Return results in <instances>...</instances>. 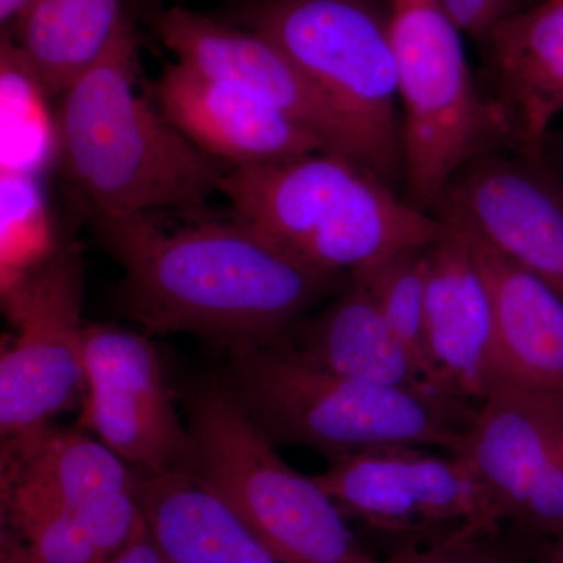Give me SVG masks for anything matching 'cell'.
I'll return each instance as SVG.
<instances>
[{"instance_id":"obj_8","label":"cell","mask_w":563,"mask_h":563,"mask_svg":"<svg viewBox=\"0 0 563 563\" xmlns=\"http://www.w3.org/2000/svg\"><path fill=\"white\" fill-rule=\"evenodd\" d=\"M313 479L347 521L383 537L391 554L504 526L472 463L418 446L393 444L342 455Z\"/></svg>"},{"instance_id":"obj_12","label":"cell","mask_w":563,"mask_h":563,"mask_svg":"<svg viewBox=\"0 0 563 563\" xmlns=\"http://www.w3.org/2000/svg\"><path fill=\"white\" fill-rule=\"evenodd\" d=\"M154 25L177 60L250 92L317 136L325 151L361 163L384 180L361 129L272 40L180 7L158 13Z\"/></svg>"},{"instance_id":"obj_25","label":"cell","mask_w":563,"mask_h":563,"mask_svg":"<svg viewBox=\"0 0 563 563\" xmlns=\"http://www.w3.org/2000/svg\"><path fill=\"white\" fill-rule=\"evenodd\" d=\"M465 532L451 539L390 554L384 563H532L523 532ZM536 563H539L537 561Z\"/></svg>"},{"instance_id":"obj_1","label":"cell","mask_w":563,"mask_h":563,"mask_svg":"<svg viewBox=\"0 0 563 563\" xmlns=\"http://www.w3.org/2000/svg\"><path fill=\"white\" fill-rule=\"evenodd\" d=\"M87 211L124 272L121 312L147 333L273 343L347 280L296 261L233 214Z\"/></svg>"},{"instance_id":"obj_13","label":"cell","mask_w":563,"mask_h":563,"mask_svg":"<svg viewBox=\"0 0 563 563\" xmlns=\"http://www.w3.org/2000/svg\"><path fill=\"white\" fill-rule=\"evenodd\" d=\"M439 209L468 221L563 298V174L544 158L514 151L474 158L448 184Z\"/></svg>"},{"instance_id":"obj_14","label":"cell","mask_w":563,"mask_h":563,"mask_svg":"<svg viewBox=\"0 0 563 563\" xmlns=\"http://www.w3.org/2000/svg\"><path fill=\"white\" fill-rule=\"evenodd\" d=\"M457 457L472 463L504 525L532 540L563 533V463L540 393L507 383L496 387Z\"/></svg>"},{"instance_id":"obj_27","label":"cell","mask_w":563,"mask_h":563,"mask_svg":"<svg viewBox=\"0 0 563 563\" xmlns=\"http://www.w3.org/2000/svg\"><path fill=\"white\" fill-rule=\"evenodd\" d=\"M106 563H168V559L162 553L146 525L128 547L122 548L120 553L114 554Z\"/></svg>"},{"instance_id":"obj_24","label":"cell","mask_w":563,"mask_h":563,"mask_svg":"<svg viewBox=\"0 0 563 563\" xmlns=\"http://www.w3.org/2000/svg\"><path fill=\"white\" fill-rule=\"evenodd\" d=\"M3 290L46 261L58 243L52 235L43 177L0 172Z\"/></svg>"},{"instance_id":"obj_10","label":"cell","mask_w":563,"mask_h":563,"mask_svg":"<svg viewBox=\"0 0 563 563\" xmlns=\"http://www.w3.org/2000/svg\"><path fill=\"white\" fill-rule=\"evenodd\" d=\"M32 514L80 521L107 559L146 528L131 466L81 428L2 437L0 517Z\"/></svg>"},{"instance_id":"obj_17","label":"cell","mask_w":563,"mask_h":563,"mask_svg":"<svg viewBox=\"0 0 563 563\" xmlns=\"http://www.w3.org/2000/svg\"><path fill=\"white\" fill-rule=\"evenodd\" d=\"M461 233L487 285L501 384L563 401V298L454 211H433Z\"/></svg>"},{"instance_id":"obj_15","label":"cell","mask_w":563,"mask_h":563,"mask_svg":"<svg viewBox=\"0 0 563 563\" xmlns=\"http://www.w3.org/2000/svg\"><path fill=\"white\" fill-rule=\"evenodd\" d=\"M442 224L428 250L426 342L444 393L481 409L501 385L490 295L461 233Z\"/></svg>"},{"instance_id":"obj_31","label":"cell","mask_w":563,"mask_h":563,"mask_svg":"<svg viewBox=\"0 0 563 563\" xmlns=\"http://www.w3.org/2000/svg\"><path fill=\"white\" fill-rule=\"evenodd\" d=\"M169 563V562H168Z\"/></svg>"},{"instance_id":"obj_7","label":"cell","mask_w":563,"mask_h":563,"mask_svg":"<svg viewBox=\"0 0 563 563\" xmlns=\"http://www.w3.org/2000/svg\"><path fill=\"white\" fill-rule=\"evenodd\" d=\"M235 14L244 29L276 43L354 121L391 188L404 180L388 0H247Z\"/></svg>"},{"instance_id":"obj_22","label":"cell","mask_w":563,"mask_h":563,"mask_svg":"<svg viewBox=\"0 0 563 563\" xmlns=\"http://www.w3.org/2000/svg\"><path fill=\"white\" fill-rule=\"evenodd\" d=\"M52 96L10 33L0 41V172L43 177L60 162V129Z\"/></svg>"},{"instance_id":"obj_5","label":"cell","mask_w":563,"mask_h":563,"mask_svg":"<svg viewBox=\"0 0 563 563\" xmlns=\"http://www.w3.org/2000/svg\"><path fill=\"white\" fill-rule=\"evenodd\" d=\"M192 473L243 518L277 563H380L313 477L282 461L225 384L185 396Z\"/></svg>"},{"instance_id":"obj_23","label":"cell","mask_w":563,"mask_h":563,"mask_svg":"<svg viewBox=\"0 0 563 563\" xmlns=\"http://www.w3.org/2000/svg\"><path fill=\"white\" fill-rule=\"evenodd\" d=\"M431 244L393 252L354 269L350 277L368 292L385 324L409 352L432 391L444 401L462 404L444 393L426 342L424 296Z\"/></svg>"},{"instance_id":"obj_3","label":"cell","mask_w":563,"mask_h":563,"mask_svg":"<svg viewBox=\"0 0 563 563\" xmlns=\"http://www.w3.org/2000/svg\"><path fill=\"white\" fill-rule=\"evenodd\" d=\"M220 192L233 217L321 272H354L443 232L435 214L395 195L372 169L333 152L231 168Z\"/></svg>"},{"instance_id":"obj_9","label":"cell","mask_w":563,"mask_h":563,"mask_svg":"<svg viewBox=\"0 0 563 563\" xmlns=\"http://www.w3.org/2000/svg\"><path fill=\"white\" fill-rule=\"evenodd\" d=\"M16 335L0 358L2 437L51 424L79 409L87 393L84 332V263L74 240L24 279L3 290Z\"/></svg>"},{"instance_id":"obj_11","label":"cell","mask_w":563,"mask_h":563,"mask_svg":"<svg viewBox=\"0 0 563 563\" xmlns=\"http://www.w3.org/2000/svg\"><path fill=\"white\" fill-rule=\"evenodd\" d=\"M84 357L79 428L133 472H192L190 431L176 412L151 340L113 324L85 325Z\"/></svg>"},{"instance_id":"obj_19","label":"cell","mask_w":563,"mask_h":563,"mask_svg":"<svg viewBox=\"0 0 563 563\" xmlns=\"http://www.w3.org/2000/svg\"><path fill=\"white\" fill-rule=\"evenodd\" d=\"M273 343L328 372L439 398L368 292L351 277L328 309L302 318Z\"/></svg>"},{"instance_id":"obj_28","label":"cell","mask_w":563,"mask_h":563,"mask_svg":"<svg viewBox=\"0 0 563 563\" xmlns=\"http://www.w3.org/2000/svg\"><path fill=\"white\" fill-rule=\"evenodd\" d=\"M543 158L563 174V129L551 131L544 141Z\"/></svg>"},{"instance_id":"obj_20","label":"cell","mask_w":563,"mask_h":563,"mask_svg":"<svg viewBox=\"0 0 563 563\" xmlns=\"http://www.w3.org/2000/svg\"><path fill=\"white\" fill-rule=\"evenodd\" d=\"M133 476L144 521L169 563H277L243 518L195 473Z\"/></svg>"},{"instance_id":"obj_2","label":"cell","mask_w":563,"mask_h":563,"mask_svg":"<svg viewBox=\"0 0 563 563\" xmlns=\"http://www.w3.org/2000/svg\"><path fill=\"white\" fill-rule=\"evenodd\" d=\"M139 44L121 21L90 68L60 96V162L85 209L106 214L201 213L228 163L196 147L141 95Z\"/></svg>"},{"instance_id":"obj_29","label":"cell","mask_w":563,"mask_h":563,"mask_svg":"<svg viewBox=\"0 0 563 563\" xmlns=\"http://www.w3.org/2000/svg\"><path fill=\"white\" fill-rule=\"evenodd\" d=\"M32 0H0V21L2 25H9L11 22L16 24L25 13Z\"/></svg>"},{"instance_id":"obj_18","label":"cell","mask_w":563,"mask_h":563,"mask_svg":"<svg viewBox=\"0 0 563 563\" xmlns=\"http://www.w3.org/2000/svg\"><path fill=\"white\" fill-rule=\"evenodd\" d=\"M493 101L514 151L543 158L544 141L563 111V0H540L499 21L481 41Z\"/></svg>"},{"instance_id":"obj_4","label":"cell","mask_w":563,"mask_h":563,"mask_svg":"<svg viewBox=\"0 0 563 563\" xmlns=\"http://www.w3.org/2000/svg\"><path fill=\"white\" fill-rule=\"evenodd\" d=\"M229 390L274 444L328 461L372 448L437 446L457 457L479 409L354 379L299 361L276 343L229 344Z\"/></svg>"},{"instance_id":"obj_6","label":"cell","mask_w":563,"mask_h":563,"mask_svg":"<svg viewBox=\"0 0 563 563\" xmlns=\"http://www.w3.org/2000/svg\"><path fill=\"white\" fill-rule=\"evenodd\" d=\"M407 202L432 213L466 163L514 151L507 122L474 79L462 31L440 0H388ZM515 152V151H514Z\"/></svg>"},{"instance_id":"obj_21","label":"cell","mask_w":563,"mask_h":563,"mask_svg":"<svg viewBox=\"0 0 563 563\" xmlns=\"http://www.w3.org/2000/svg\"><path fill=\"white\" fill-rule=\"evenodd\" d=\"M122 20L121 0H32L16 41L47 92L60 98L101 57Z\"/></svg>"},{"instance_id":"obj_30","label":"cell","mask_w":563,"mask_h":563,"mask_svg":"<svg viewBox=\"0 0 563 563\" xmlns=\"http://www.w3.org/2000/svg\"><path fill=\"white\" fill-rule=\"evenodd\" d=\"M543 558L554 563H563V533L555 537L554 543L544 551Z\"/></svg>"},{"instance_id":"obj_16","label":"cell","mask_w":563,"mask_h":563,"mask_svg":"<svg viewBox=\"0 0 563 563\" xmlns=\"http://www.w3.org/2000/svg\"><path fill=\"white\" fill-rule=\"evenodd\" d=\"M151 96L196 147L232 168L328 152L317 136L250 92L179 60L163 66Z\"/></svg>"},{"instance_id":"obj_26","label":"cell","mask_w":563,"mask_h":563,"mask_svg":"<svg viewBox=\"0 0 563 563\" xmlns=\"http://www.w3.org/2000/svg\"><path fill=\"white\" fill-rule=\"evenodd\" d=\"M462 33L483 41L504 18L540 0H440Z\"/></svg>"}]
</instances>
